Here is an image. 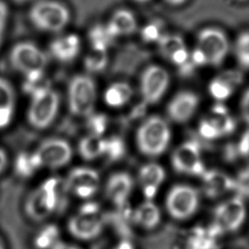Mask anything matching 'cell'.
<instances>
[{
    "label": "cell",
    "instance_id": "3",
    "mask_svg": "<svg viewBox=\"0 0 249 249\" xmlns=\"http://www.w3.org/2000/svg\"><path fill=\"white\" fill-rule=\"evenodd\" d=\"M59 185L58 178H48L27 197L25 212L32 220L43 221L54 212L58 205Z\"/></svg>",
    "mask_w": 249,
    "mask_h": 249
},
{
    "label": "cell",
    "instance_id": "52",
    "mask_svg": "<svg viewBox=\"0 0 249 249\" xmlns=\"http://www.w3.org/2000/svg\"><path fill=\"white\" fill-rule=\"evenodd\" d=\"M11 2L17 3V4H29L34 2L35 0H10Z\"/></svg>",
    "mask_w": 249,
    "mask_h": 249
},
{
    "label": "cell",
    "instance_id": "16",
    "mask_svg": "<svg viewBox=\"0 0 249 249\" xmlns=\"http://www.w3.org/2000/svg\"><path fill=\"white\" fill-rule=\"evenodd\" d=\"M133 188L131 176L126 173H118L111 176L107 185V195L116 205L123 208Z\"/></svg>",
    "mask_w": 249,
    "mask_h": 249
},
{
    "label": "cell",
    "instance_id": "8",
    "mask_svg": "<svg viewBox=\"0 0 249 249\" xmlns=\"http://www.w3.org/2000/svg\"><path fill=\"white\" fill-rule=\"evenodd\" d=\"M199 207L198 192L189 185L174 186L166 198V209L175 220L192 218Z\"/></svg>",
    "mask_w": 249,
    "mask_h": 249
},
{
    "label": "cell",
    "instance_id": "11",
    "mask_svg": "<svg viewBox=\"0 0 249 249\" xmlns=\"http://www.w3.org/2000/svg\"><path fill=\"white\" fill-rule=\"evenodd\" d=\"M201 142L198 139L192 138L175 151L172 159L175 171L197 176L204 174L205 167L200 158Z\"/></svg>",
    "mask_w": 249,
    "mask_h": 249
},
{
    "label": "cell",
    "instance_id": "28",
    "mask_svg": "<svg viewBox=\"0 0 249 249\" xmlns=\"http://www.w3.org/2000/svg\"><path fill=\"white\" fill-rule=\"evenodd\" d=\"M160 53L162 56L170 58L175 51L185 48L184 40L179 35H165L162 34L159 39Z\"/></svg>",
    "mask_w": 249,
    "mask_h": 249
},
{
    "label": "cell",
    "instance_id": "36",
    "mask_svg": "<svg viewBox=\"0 0 249 249\" xmlns=\"http://www.w3.org/2000/svg\"><path fill=\"white\" fill-rule=\"evenodd\" d=\"M217 78L234 89L237 85L242 84L243 81V75L240 71L229 70L222 72Z\"/></svg>",
    "mask_w": 249,
    "mask_h": 249
},
{
    "label": "cell",
    "instance_id": "42",
    "mask_svg": "<svg viewBox=\"0 0 249 249\" xmlns=\"http://www.w3.org/2000/svg\"><path fill=\"white\" fill-rule=\"evenodd\" d=\"M239 155L237 145L230 143L224 149V159L226 162H234Z\"/></svg>",
    "mask_w": 249,
    "mask_h": 249
},
{
    "label": "cell",
    "instance_id": "12",
    "mask_svg": "<svg viewBox=\"0 0 249 249\" xmlns=\"http://www.w3.org/2000/svg\"><path fill=\"white\" fill-rule=\"evenodd\" d=\"M199 50L205 54L208 63L219 67L228 52L229 44L226 34L214 27H209L198 34Z\"/></svg>",
    "mask_w": 249,
    "mask_h": 249
},
{
    "label": "cell",
    "instance_id": "29",
    "mask_svg": "<svg viewBox=\"0 0 249 249\" xmlns=\"http://www.w3.org/2000/svg\"><path fill=\"white\" fill-rule=\"evenodd\" d=\"M104 153L109 162H115L121 159L125 154L126 147L124 141L119 136H111L104 140Z\"/></svg>",
    "mask_w": 249,
    "mask_h": 249
},
{
    "label": "cell",
    "instance_id": "38",
    "mask_svg": "<svg viewBox=\"0 0 249 249\" xmlns=\"http://www.w3.org/2000/svg\"><path fill=\"white\" fill-rule=\"evenodd\" d=\"M199 135L201 138L206 140H213V139L219 138V132L214 128V126L210 124V122L207 120H203L201 122L199 126Z\"/></svg>",
    "mask_w": 249,
    "mask_h": 249
},
{
    "label": "cell",
    "instance_id": "24",
    "mask_svg": "<svg viewBox=\"0 0 249 249\" xmlns=\"http://www.w3.org/2000/svg\"><path fill=\"white\" fill-rule=\"evenodd\" d=\"M104 140L91 135L80 142L79 152L85 160H92L104 153Z\"/></svg>",
    "mask_w": 249,
    "mask_h": 249
},
{
    "label": "cell",
    "instance_id": "49",
    "mask_svg": "<svg viewBox=\"0 0 249 249\" xmlns=\"http://www.w3.org/2000/svg\"><path fill=\"white\" fill-rule=\"evenodd\" d=\"M8 163V156L3 149L0 147V174L4 170Z\"/></svg>",
    "mask_w": 249,
    "mask_h": 249
},
{
    "label": "cell",
    "instance_id": "27",
    "mask_svg": "<svg viewBox=\"0 0 249 249\" xmlns=\"http://www.w3.org/2000/svg\"><path fill=\"white\" fill-rule=\"evenodd\" d=\"M85 68L91 72H98L105 69L107 64V50L93 48L84 61Z\"/></svg>",
    "mask_w": 249,
    "mask_h": 249
},
{
    "label": "cell",
    "instance_id": "6",
    "mask_svg": "<svg viewBox=\"0 0 249 249\" xmlns=\"http://www.w3.org/2000/svg\"><path fill=\"white\" fill-rule=\"evenodd\" d=\"M104 226V219L98 213V206L89 203L71 216L68 223V230L76 239L92 241L101 235Z\"/></svg>",
    "mask_w": 249,
    "mask_h": 249
},
{
    "label": "cell",
    "instance_id": "7",
    "mask_svg": "<svg viewBox=\"0 0 249 249\" xmlns=\"http://www.w3.org/2000/svg\"><path fill=\"white\" fill-rule=\"evenodd\" d=\"M95 97L96 89L92 78L78 75L71 79L68 88V104L72 114L84 117L90 115Z\"/></svg>",
    "mask_w": 249,
    "mask_h": 249
},
{
    "label": "cell",
    "instance_id": "14",
    "mask_svg": "<svg viewBox=\"0 0 249 249\" xmlns=\"http://www.w3.org/2000/svg\"><path fill=\"white\" fill-rule=\"evenodd\" d=\"M168 85V72L158 66L146 68L142 77V93L145 103L154 104L162 98Z\"/></svg>",
    "mask_w": 249,
    "mask_h": 249
},
{
    "label": "cell",
    "instance_id": "44",
    "mask_svg": "<svg viewBox=\"0 0 249 249\" xmlns=\"http://www.w3.org/2000/svg\"><path fill=\"white\" fill-rule=\"evenodd\" d=\"M113 86L120 93L125 103L130 100V98L133 95V90L128 84H125V83H117V84H113Z\"/></svg>",
    "mask_w": 249,
    "mask_h": 249
},
{
    "label": "cell",
    "instance_id": "39",
    "mask_svg": "<svg viewBox=\"0 0 249 249\" xmlns=\"http://www.w3.org/2000/svg\"><path fill=\"white\" fill-rule=\"evenodd\" d=\"M105 100H106V102L107 103V105L111 106V107H122L123 105L125 104L124 101L122 97L121 94L113 85L109 88L107 91L106 92Z\"/></svg>",
    "mask_w": 249,
    "mask_h": 249
},
{
    "label": "cell",
    "instance_id": "45",
    "mask_svg": "<svg viewBox=\"0 0 249 249\" xmlns=\"http://www.w3.org/2000/svg\"><path fill=\"white\" fill-rule=\"evenodd\" d=\"M238 152L240 155L243 157H247L249 154V131H246L242 136V139L240 141L239 144L237 145Z\"/></svg>",
    "mask_w": 249,
    "mask_h": 249
},
{
    "label": "cell",
    "instance_id": "2",
    "mask_svg": "<svg viewBox=\"0 0 249 249\" xmlns=\"http://www.w3.org/2000/svg\"><path fill=\"white\" fill-rule=\"evenodd\" d=\"M57 92L49 85L31 94L27 120L33 128L44 129L53 123L59 109Z\"/></svg>",
    "mask_w": 249,
    "mask_h": 249
},
{
    "label": "cell",
    "instance_id": "31",
    "mask_svg": "<svg viewBox=\"0 0 249 249\" xmlns=\"http://www.w3.org/2000/svg\"><path fill=\"white\" fill-rule=\"evenodd\" d=\"M236 53L240 64L244 69H248L249 64V35L244 32L236 41Z\"/></svg>",
    "mask_w": 249,
    "mask_h": 249
},
{
    "label": "cell",
    "instance_id": "40",
    "mask_svg": "<svg viewBox=\"0 0 249 249\" xmlns=\"http://www.w3.org/2000/svg\"><path fill=\"white\" fill-rule=\"evenodd\" d=\"M15 107H0V130L7 128L13 119Z\"/></svg>",
    "mask_w": 249,
    "mask_h": 249
},
{
    "label": "cell",
    "instance_id": "25",
    "mask_svg": "<svg viewBox=\"0 0 249 249\" xmlns=\"http://www.w3.org/2000/svg\"><path fill=\"white\" fill-rule=\"evenodd\" d=\"M165 178V172L161 166L150 163L143 166L140 170V180L144 187L159 186Z\"/></svg>",
    "mask_w": 249,
    "mask_h": 249
},
{
    "label": "cell",
    "instance_id": "20",
    "mask_svg": "<svg viewBox=\"0 0 249 249\" xmlns=\"http://www.w3.org/2000/svg\"><path fill=\"white\" fill-rule=\"evenodd\" d=\"M107 27L116 37L119 35H128L136 30L137 20L131 11L119 10L112 16Z\"/></svg>",
    "mask_w": 249,
    "mask_h": 249
},
{
    "label": "cell",
    "instance_id": "41",
    "mask_svg": "<svg viewBox=\"0 0 249 249\" xmlns=\"http://www.w3.org/2000/svg\"><path fill=\"white\" fill-rule=\"evenodd\" d=\"M196 66L193 64L191 58H189L187 61H185L184 64L178 67V75L182 78H189L194 74Z\"/></svg>",
    "mask_w": 249,
    "mask_h": 249
},
{
    "label": "cell",
    "instance_id": "19",
    "mask_svg": "<svg viewBox=\"0 0 249 249\" xmlns=\"http://www.w3.org/2000/svg\"><path fill=\"white\" fill-rule=\"evenodd\" d=\"M204 190L210 196L222 194L223 192L236 189V181L228 175L218 170H209L202 175Z\"/></svg>",
    "mask_w": 249,
    "mask_h": 249
},
{
    "label": "cell",
    "instance_id": "33",
    "mask_svg": "<svg viewBox=\"0 0 249 249\" xmlns=\"http://www.w3.org/2000/svg\"><path fill=\"white\" fill-rule=\"evenodd\" d=\"M107 117L103 114L91 115L88 118L87 128L92 133V135L99 136L102 135L107 127Z\"/></svg>",
    "mask_w": 249,
    "mask_h": 249
},
{
    "label": "cell",
    "instance_id": "32",
    "mask_svg": "<svg viewBox=\"0 0 249 249\" xmlns=\"http://www.w3.org/2000/svg\"><path fill=\"white\" fill-rule=\"evenodd\" d=\"M16 93L12 84L3 78H0V107H15Z\"/></svg>",
    "mask_w": 249,
    "mask_h": 249
},
{
    "label": "cell",
    "instance_id": "10",
    "mask_svg": "<svg viewBox=\"0 0 249 249\" xmlns=\"http://www.w3.org/2000/svg\"><path fill=\"white\" fill-rule=\"evenodd\" d=\"M34 153L41 168H61L71 159V146L62 139H49L44 141Z\"/></svg>",
    "mask_w": 249,
    "mask_h": 249
},
{
    "label": "cell",
    "instance_id": "30",
    "mask_svg": "<svg viewBox=\"0 0 249 249\" xmlns=\"http://www.w3.org/2000/svg\"><path fill=\"white\" fill-rule=\"evenodd\" d=\"M56 231L53 226H46L37 233L35 238V245L39 249H51L58 241L56 239Z\"/></svg>",
    "mask_w": 249,
    "mask_h": 249
},
{
    "label": "cell",
    "instance_id": "4",
    "mask_svg": "<svg viewBox=\"0 0 249 249\" xmlns=\"http://www.w3.org/2000/svg\"><path fill=\"white\" fill-rule=\"evenodd\" d=\"M170 140L168 124L162 118L152 117L139 128L137 142L142 153L150 157L162 154Z\"/></svg>",
    "mask_w": 249,
    "mask_h": 249
},
{
    "label": "cell",
    "instance_id": "55",
    "mask_svg": "<svg viewBox=\"0 0 249 249\" xmlns=\"http://www.w3.org/2000/svg\"><path fill=\"white\" fill-rule=\"evenodd\" d=\"M0 249H4V246H3V243H2L1 240H0Z\"/></svg>",
    "mask_w": 249,
    "mask_h": 249
},
{
    "label": "cell",
    "instance_id": "35",
    "mask_svg": "<svg viewBox=\"0 0 249 249\" xmlns=\"http://www.w3.org/2000/svg\"><path fill=\"white\" fill-rule=\"evenodd\" d=\"M162 27L161 23L153 22L148 26L144 27L142 30V37L145 42H154L159 41V38L162 36Z\"/></svg>",
    "mask_w": 249,
    "mask_h": 249
},
{
    "label": "cell",
    "instance_id": "26",
    "mask_svg": "<svg viewBox=\"0 0 249 249\" xmlns=\"http://www.w3.org/2000/svg\"><path fill=\"white\" fill-rule=\"evenodd\" d=\"M89 37L93 48H100L107 50L108 46L113 44L115 37L108 28L107 25H96L91 28Z\"/></svg>",
    "mask_w": 249,
    "mask_h": 249
},
{
    "label": "cell",
    "instance_id": "21",
    "mask_svg": "<svg viewBox=\"0 0 249 249\" xmlns=\"http://www.w3.org/2000/svg\"><path fill=\"white\" fill-rule=\"evenodd\" d=\"M208 120L214 126L220 136L231 135L236 129V122L229 114L227 108L221 103L213 106L212 114Z\"/></svg>",
    "mask_w": 249,
    "mask_h": 249
},
{
    "label": "cell",
    "instance_id": "51",
    "mask_svg": "<svg viewBox=\"0 0 249 249\" xmlns=\"http://www.w3.org/2000/svg\"><path fill=\"white\" fill-rule=\"evenodd\" d=\"M114 249H133V247L129 244V243H127V242H124V243H121L118 244V246L116 247Z\"/></svg>",
    "mask_w": 249,
    "mask_h": 249
},
{
    "label": "cell",
    "instance_id": "17",
    "mask_svg": "<svg viewBox=\"0 0 249 249\" xmlns=\"http://www.w3.org/2000/svg\"><path fill=\"white\" fill-rule=\"evenodd\" d=\"M80 40L76 34H68L58 37L50 45L51 54L61 62H71L78 55Z\"/></svg>",
    "mask_w": 249,
    "mask_h": 249
},
{
    "label": "cell",
    "instance_id": "37",
    "mask_svg": "<svg viewBox=\"0 0 249 249\" xmlns=\"http://www.w3.org/2000/svg\"><path fill=\"white\" fill-rule=\"evenodd\" d=\"M10 17V8L8 3L4 0H0V44L6 30Z\"/></svg>",
    "mask_w": 249,
    "mask_h": 249
},
{
    "label": "cell",
    "instance_id": "54",
    "mask_svg": "<svg viewBox=\"0 0 249 249\" xmlns=\"http://www.w3.org/2000/svg\"><path fill=\"white\" fill-rule=\"evenodd\" d=\"M136 2H138V3H146V2H148L150 0H135Z\"/></svg>",
    "mask_w": 249,
    "mask_h": 249
},
{
    "label": "cell",
    "instance_id": "15",
    "mask_svg": "<svg viewBox=\"0 0 249 249\" xmlns=\"http://www.w3.org/2000/svg\"><path fill=\"white\" fill-rule=\"evenodd\" d=\"M199 103L196 94L183 91L178 93L168 105V113L173 121L185 123L194 114Z\"/></svg>",
    "mask_w": 249,
    "mask_h": 249
},
{
    "label": "cell",
    "instance_id": "9",
    "mask_svg": "<svg viewBox=\"0 0 249 249\" xmlns=\"http://www.w3.org/2000/svg\"><path fill=\"white\" fill-rule=\"evenodd\" d=\"M246 219V207L241 197L220 203L213 213L214 226L223 232H234L239 230Z\"/></svg>",
    "mask_w": 249,
    "mask_h": 249
},
{
    "label": "cell",
    "instance_id": "23",
    "mask_svg": "<svg viewBox=\"0 0 249 249\" xmlns=\"http://www.w3.org/2000/svg\"><path fill=\"white\" fill-rule=\"evenodd\" d=\"M40 168L34 152H22L16 159L15 170L17 175L22 178H29Z\"/></svg>",
    "mask_w": 249,
    "mask_h": 249
},
{
    "label": "cell",
    "instance_id": "53",
    "mask_svg": "<svg viewBox=\"0 0 249 249\" xmlns=\"http://www.w3.org/2000/svg\"><path fill=\"white\" fill-rule=\"evenodd\" d=\"M167 3H169V4H171V5H175V6H177V5H180L182 3H185L186 0H165Z\"/></svg>",
    "mask_w": 249,
    "mask_h": 249
},
{
    "label": "cell",
    "instance_id": "22",
    "mask_svg": "<svg viewBox=\"0 0 249 249\" xmlns=\"http://www.w3.org/2000/svg\"><path fill=\"white\" fill-rule=\"evenodd\" d=\"M100 181L99 175L96 171L88 168H77L71 170L66 181V187L72 190L78 186H90L97 188Z\"/></svg>",
    "mask_w": 249,
    "mask_h": 249
},
{
    "label": "cell",
    "instance_id": "1",
    "mask_svg": "<svg viewBox=\"0 0 249 249\" xmlns=\"http://www.w3.org/2000/svg\"><path fill=\"white\" fill-rule=\"evenodd\" d=\"M27 17L37 31L59 34L70 22L71 12L59 0H35L29 6Z\"/></svg>",
    "mask_w": 249,
    "mask_h": 249
},
{
    "label": "cell",
    "instance_id": "43",
    "mask_svg": "<svg viewBox=\"0 0 249 249\" xmlns=\"http://www.w3.org/2000/svg\"><path fill=\"white\" fill-rule=\"evenodd\" d=\"M189 58H190V56H189L188 52L185 50V48H182L180 50L175 51V53L170 56L171 61L175 65H177L178 67L184 64L185 61L188 60Z\"/></svg>",
    "mask_w": 249,
    "mask_h": 249
},
{
    "label": "cell",
    "instance_id": "18",
    "mask_svg": "<svg viewBox=\"0 0 249 249\" xmlns=\"http://www.w3.org/2000/svg\"><path fill=\"white\" fill-rule=\"evenodd\" d=\"M133 221L142 229L152 231L161 222V212L154 202L146 201L133 212Z\"/></svg>",
    "mask_w": 249,
    "mask_h": 249
},
{
    "label": "cell",
    "instance_id": "56",
    "mask_svg": "<svg viewBox=\"0 0 249 249\" xmlns=\"http://www.w3.org/2000/svg\"><path fill=\"white\" fill-rule=\"evenodd\" d=\"M239 1H245V0H239Z\"/></svg>",
    "mask_w": 249,
    "mask_h": 249
},
{
    "label": "cell",
    "instance_id": "50",
    "mask_svg": "<svg viewBox=\"0 0 249 249\" xmlns=\"http://www.w3.org/2000/svg\"><path fill=\"white\" fill-rule=\"evenodd\" d=\"M51 249H80L78 247L71 245L69 243H62V242H59L54 244V246L52 247Z\"/></svg>",
    "mask_w": 249,
    "mask_h": 249
},
{
    "label": "cell",
    "instance_id": "48",
    "mask_svg": "<svg viewBox=\"0 0 249 249\" xmlns=\"http://www.w3.org/2000/svg\"><path fill=\"white\" fill-rule=\"evenodd\" d=\"M249 90H246L243 98V114L247 123L249 122Z\"/></svg>",
    "mask_w": 249,
    "mask_h": 249
},
{
    "label": "cell",
    "instance_id": "5",
    "mask_svg": "<svg viewBox=\"0 0 249 249\" xmlns=\"http://www.w3.org/2000/svg\"><path fill=\"white\" fill-rule=\"evenodd\" d=\"M10 62L16 71L26 78L44 72L48 64V56L36 44L24 41L14 45L11 49Z\"/></svg>",
    "mask_w": 249,
    "mask_h": 249
},
{
    "label": "cell",
    "instance_id": "13",
    "mask_svg": "<svg viewBox=\"0 0 249 249\" xmlns=\"http://www.w3.org/2000/svg\"><path fill=\"white\" fill-rule=\"evenodd\" d=\"M151 57V54L135 44H128L116 54L111 67L112 75L131 76Z\"/></svg>",
    "mask_w": 249,
    "mask_h": 249
},
{
    "label": "cell",
    "instance_id": "34",
    "mask_svg": "<svg viewBox=\"0 0 249 249\" xmlns=\"http://www.w3.org/2000/svg\"><path fill=\"white\" fill-rule=\"evenodd\" d=\"M232 88L226 83L219 80L218 78L214 79L209 85V92L213 97L218 101H224L231 96L232 94Z\"/></svg>",
    "mask_w": 249,
    "mask_h": 249
},
{
    "label": "cell",
    "instance_id": "46",
    "mask_svg": "<svg viewBox=\"0 0 249 249\" xmlns=\"http://www.w3.org/2000/svg\"><path fill=\"white\" fill-rule=\"evenodd\" d=\"M97 188H94V187H90V186H78V187H75L72 189L71 191L74 192L76 195H78L80 197H84V198H87L89 197L92 195H94V192H96Z\"/></svg>",
    "mask_w": 249,
    "mask_h": 249
},
{
    "label": "cell",
    "instance_id": "47",
    "mask_svg": "<svg viewBox=\"0 0 249 249\" xmlns=\"http://www.w3.org/2000/svg\"><path fill=\"white\" fill-rule=\"evenodd\" d=\"M191 60H192L193 64L195 65L196 67L202 66V65H205L208 63L205 54H203L202 51L201 50H199V49H196V51H193Z\"/></svg>",
    "mask_w": 249,
    "mask_h": 249
}]
</instances>
